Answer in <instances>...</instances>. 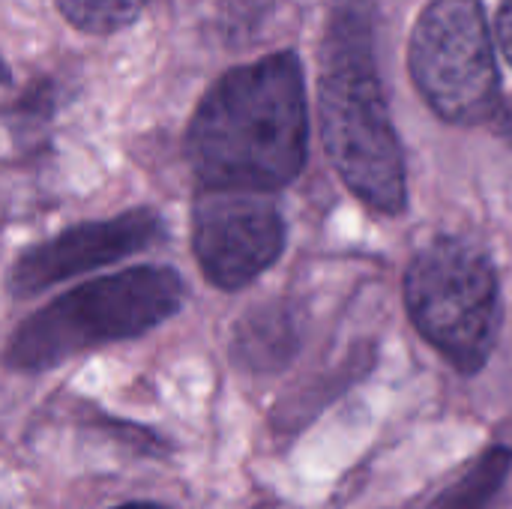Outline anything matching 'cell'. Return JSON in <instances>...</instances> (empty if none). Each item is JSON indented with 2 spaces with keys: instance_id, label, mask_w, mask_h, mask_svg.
Returning <instances> with one entry per match:
<instances>
[{
  "instance_id": "obj_6",
  "label": "cell",
  "mask_w": 512,
  "mask_h": 509,
  "mask_svg": "<svg viewBox=\"0 0 512 509\" xmlns=\"http://www.w3.org/2000/svg\"><path fill=\"white\" fill-rule=\"evenodd\" d=\"M285 249V222L264 192L204 189L192 207V252L222 291L261 276Z\"/></svg>"
},
{
  "instance_id": "obj_8",
  "label": "cell",
  "mask_w": 512,
  "mask_h": 509,
  "mask_svg": "<svg viewBox=\"0 0 512 509\" xmlns=\"http://www.w3.org/2000/svg\"><path fill=\"white\" fill-rule=\"evenodd\" d=\"M300 351V327L285 303H267L246 312L234 327V363L255 375L285 369Z\"/></svg>"
},
{
  "instance_id": "obj_13",
  "label": "cell",
  "mask_w": 512,
  "mask_h": 509,
  "mask_svg": "<svg viewBox=\"0 0 512 509\" xmlns=\"http://www.w3.org/2000/svg\"><path fill=\"white\" fill-rule=\"evenodd\" d=\"M114 509H168L162 507V504H150V501H132V504H120V507Z\"/></svg>"
},
{
  "instance_id": "obj_14",
  "label": "cell",
  "mask_w": 512,
  "mask_h": 509,
  "mask_svg": "<svg viewBox=\"0 0 512 509\" xmlns=\"http://www.w3.org/2000/svg\"><path fill=\"white\" fill-rule=\"evenodd\" d=\"M252 509H288L285 504H279V501H267V504H258V507Z\"/></svg>"
},
{
  "instance_id": "obj_2",
  "label": "cell",
  "mask_w": 512,
  "mask_h": 509,
  "mask_svg": "<svg viewBox=\"0 0 512 509\" xmlns=\"http://www.w3.org/2000/svg\"><path fill=\"white\" fill-rule=\"evenodd\" d=\"M318 120L345 186L384 216L405 213V156L387 114L372 27L360 6H342L330 21L318 75Z\"/></svg>"
},
{
  "instance_id": "obj_7",
  "label": "cell",
  "mask_w": 512,
  "mask_h": 509,
  "mask_svg": "<svg viewBox=\"0 0 512 509\" xmlns=\"http://www.w3.org/2000/svg\"><path fill=\"white\" fill-rule=\"evenodd\" d=\"M159 237L162 219L153 210H129L102 222L75 225L27 249L9 273V288L15 297H33L90 267H105L126 255H135L153 246Z\"/></svg>"
},
{
  "instance_id": "obj_3",
  "label": "cell",
  "mask_w": 512,
  "mask_h": 509,
  "mask_svg": "<svg viewBox=\"0 0 512 509\" xmlns=\"http://www.w3.org/2000/svg\"><path fill=\"white\" fill-rule=\"evenodd\" d=\"M186 288L171 267H132L87 282L30 315L9 339L6 366L51 369L90 348L135 339L183 306Z\"/></svg>"
},
{
  "instance_id": "obj_4",
  "label": "cell",
  "mask_w": 512,
  "mask_h": 509,
  "mask_svg": "<svg viewBox=\"0 0 512 509\" xmlns=\"http://www.w3.org/2000/svg\"><path fill=\"white\" fill-rule=\"evenodd\" d=\"M405 306L420 336L462 375H477L498 336L501 294L492 261L456 237L432 240L405 273Z\"/></svg>"
},
{
  "instance_id": "obj_5",
  "label": "cell",
  "mask_w": 512,
  "mask_h": 509,
  "mask_svg": "<svg viewBox=\"0 0 512 509\" xmlns=\"http://www.w3.org/2000/svg\"><path fill=\"white\" fill-rule=\"evenodd\" d=\"M408 66L423 99L450 123H480L501 105L480 0H432L414 24Z\"/></svg>"
},
{
  "instance_id": "obj_10",
  "label": "cell",
  "mask_w": 512,
  "mask_h": 509,
  "mask_svg": "<svg viewBox=\"0 0 512 509\" xmlns=\"http://www.w3.org/2000/svg\"><path fill=\"white\" fill-rule=\"evenodd\" d=\"M66 21L87 33H114L138 18L144 0H57Z\"/></svg>"
},
{
  "instance_id": "obj_12",
  "label": "cell",
  "mask_w": 512,
  "mask_h": 509,
  "mask_svg": "<svg viewBox=\"0 0 512 509\" xmlns=\"http://www.w3.org/2000/svg\"><path fill=\"white\" fill-rule=\"evenodd\" d=\"M492 123H495V132H498L501 138H507V141L512 144V99L501 102V105L495 108Z\"/></svg>"
},
{
  "instance_id": "obj_11",
  "label": "cell",
  "mask_w": 512,
  "mask_h": 509,
  "mask_svg": "<svg viewBox=\"0 0 512 509\" xmlns=\"http://www.w3.org/2000/svg\"><path fill=\"white\" fill-rule=\"evenodd\" d=\"M498 39H501L507 60L512 63V0H507L498 12Z\"/></svg>"
},
{
  "instance_id": "obj_1",
  "label": "cell",
  "mask_w": 512,
  "mask_h": 509,
  "mask_svg": "<svg viewBox=\"0 0 512 509\" xmlns=\"http://www.w3.org/2000/svg\"><path fill=\"white\" fill-rule=\"evenodd\" d=\"M306 141L303 66L294 51H279L207 90L186 132V159L201 189L270 192L303 171Z\"/></svg>"
},
{
  "instance_id": "obj_9",
  "label": "cell",
  "mask_w": 512,
  "mask_h": 509,
  "mask_svg": "<svg viewBox=\"0 0 512 509\" xmlns=\"http://www.w3.org/2000/svg\"><path fill=\"white\" fill-rule=\"evenodd\" d=\"M512 474V447H489L456 483H450L426 509H492Z\"/></svg>"
}]
</instances>
